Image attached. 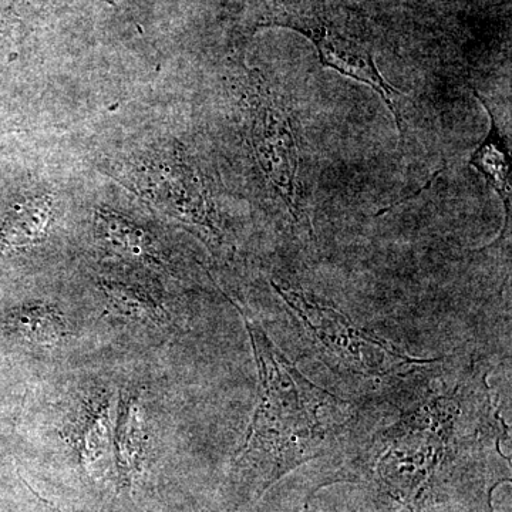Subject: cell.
Returning a JSON list of instances; mask_svg holds the SVG:
<instances>
[{
	"label": "cell",
	"mask_w": 512,
	"mask_h": 512,
	"mask_svg": "<svg viewBox=\"0 0 512 512\" xmlns=\"http://www.w3.org/2000/svg\"><path fill=\"white\" fill-rule=\"evenodd\" d=\"M259 373V402L237 461L264 468V490L318 457L349 419L345 400L320 389L286 359L258 322L244 313Z\"/></svg>",
	"instance_id": "cell-1"
},
{
	"label": "cell",
	"mask_w": 512,
	"mask_h": 512,
	"mask_svg": "<svg viewBox=\"0 0 512 512\" xmlns=\"http://www.w3.org/2000/svg\"><path fill=\"white\" fill-rule=\"evenodd\" d=\"M295 318L325 353L329 362L345 367L349 373L365 377H383L426 365L429 360L406 355L386 340L356 328L345 315L309 298L303 291L272 281Z\"/></svg>",
	"instance_id": "cell-2"
},
{
	"label": "cell",
	"mask_w": 512,
	"mask_h": 512,
	"mask_svg": "<svg viewBox=\"0 0 512 512\" xmlns=\"http://www.w3.org/2000/svg\"><path fill=\"white\" fill-rule=\"evenodd\" d=\"M340 22L342 20L336 18L333 10L323 6L306 8L296 3H279L269 10L259 25L286 26L309 37L318 49L320 63L372 87L392 111L399 130L403 131L402 116L394 101V96H402V92L379 72L370 46L353 29Z\"/></svg>",
	"instance_id": "cell-3"
},
{
	"label": "cell",
	"mask_w": 512,
	"mask_h": 512,
	"mask_svg": "<svg viewBox=\"0 0 512 512\" xmlns=\"http://www.w3.org/2000/svg\"><path fill=\"white\" fill-rule=\"evenodd\" d=\"M249 134L256 161L278 191L289 212L299 220V154L291 114L262 77H252L248 92Z\"/></svg>",
	"instance_id": "cell-4"
},
{
	"label": "cell",
	"mask_w": 512,
	"mask_h": 512,
	"mask_svg": "<svg viewBox=\"0 0 512 512\" xmlns=\"http://www.w3.org/2000/svg\"><path fill=\"white\" fill-rule=\"evenodd\" d=\"M130 187L154 207L218 237L215 214L200 175L177 153H153L130 164Z\"/></svg>",
	"instance_id": "cell-5"
},
{
	"label": "cell",
	"mask_w": 512,
	"mask_h": 512,
	"mask_svg": "<svg viewBox=\"0 0 512 512\" xmlns=\"http://www.w3.org/2000/svg\"><path fill=\"white\" fill-rule=\"evenodd\" d=\"M474 94L490 114L491 127L483 143L478 146L473 156H471L470 165L480 171L488 185L500 195L505 205V217L508 221L511 214L510 148L507 146V138H505L503 131L495 121L493 110L488 107L480 94L477 92H474Z\"/></svg>",
	"instance_id": "cell-6"
},
{
	"label": "cell",
	"mask_w": 512,
	"mask_h": 512,
	"mask_svg": "<svg viewBox=\"0 0 512 512\" xmlns=\"http://www.w3.org/2000/svg\"><path fill=\"white\" fill-rule=\"evenodd\" d=\"M53 220V200L49 195L23 201L9 215L0 232V249H20L39 244L47 237Z\"/></svg>",
	"instance_id": "cell-7"
},
{
	"label": "cell",
	"mask_w": 512,
	"mask_h": 512,
	"mask_svg": "<svg viewBox=\"0 0 512 512\" xmlns=\"http://www.w3.org/2000/svg\"><path fill=\"white\" fill-rule=\"evenodd\" d=\"M144 437L141 406L138 397H130L124 404L116 437L117 467L127 484L133 483L141 473L143 464Z\"/></svg>",
	"instance_id": "cell-8"
},
{
	"label": "cell",
	"mask_w": 512,
	"mask_h": 512,
	"mask_svg": "<svg viewBox=\"0 0 512 512\" xmlns=\"http://www.w3.org/2000/svg\"><path fill=\"white\" fill-rule=\"evenodd\" d=\"M97 228L101 238L110 245L114 251L136 261L157 264L158 259L153 245L148 241L146 234L136 225L131 224L109 211H100L97 214Z\"/></svg>",
	"instance_id": "cell-9"
},
{
	"label": "cell",
	"mask_w": 512,
	"mask_h": 512,
	"mask_svg": "<svg viewBox=\"0 0 512 512\" xmlns=\"http://www.w3.org/2000/svg\"><path fill=\"white\" fill-rule=\"evenodd\" d=\"M101 289L109 298V308L114 315L156 326L164 325L168 320L163 306L140 289L113 282H103Z\"/></svg>",
	"instance_id": "cell-10"
},
{
	"label": "cell",
	"mask_w": 512,
	"mask_h": 512,
	"mask_svg": "<svg viewBox=\"0 0 512 512\" xmlns=\"http://www.w3.org/2000/svg\"><path fill=\"white\" fill-rule=\"evenodd\" d=\"M10 323L23 338L46 348L57 345L67 332L64 320L49 306H35L15 313Z\"/></svg>",
	"instance_id": "cell-11"
},
{
	"label": "cell",
	"mask_w": 512,
	"mask_h": 512,
	"mask_svg": "<svg viewBox=\"0 0 512 512\" xmlns=\"http://www.w3.org/2000/svg\"><path fill=\"white\" fill-rule=\"evenodd\" d=\"M109 409L101 407L90 421L82 436V454L86 463H94L101 457L109 441Z\"/></svg>",
	"instance_id": "cell-12"
}]
</instances>
